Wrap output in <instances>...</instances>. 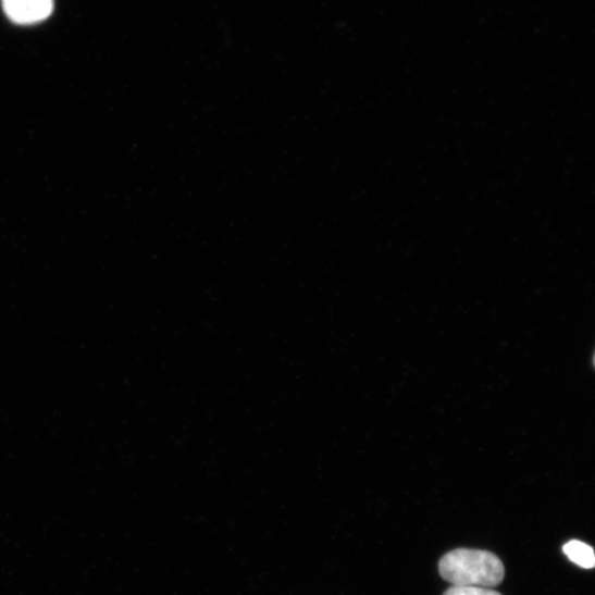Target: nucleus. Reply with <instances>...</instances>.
<instances>
[{"instance_id":"obj_4","label":"nucleus","mask_w":595,"mask_h":595,"mask_svg":"<svg viewBox=\"0 0 595 595\" xmlns=\"http://www.w3.org/2000/svg\"><path fill=\"white\" fill-rule=\"evenodd\" d=\"M445 595H501V594L488 587L454 585L445 593Z\"/></svg>"},{"instance_id":"obj_1","label":"nucleus","mask_w":595,"mask_h":595,"mask_svg":"<svg viewBox=\"0 0 595 595\" xmlns=\"http://www.w3.org/2000/svg\"><path fill=\"white\" fill-rule=\"evenodd\" d=\"M442 577L456 586L493 587L505 574L504 565L494 554L484 550L456 549L439 563Z\"/></svg>"},{"instance_id":"obj_3","label":"nucleus","mask_w":595,"mask_h":595,"mask_svg":"<svg viewBox=\"0 0 595 595\" xmlns=\"http://www.w3.org/2000/svg\"><path fill=\"white\" fill-rule=\"evenodd\" d=\"M563 553L572 562L584 569H591L595 565L594 551L584 543L569 542L563 546Z\"/></svg>"},{"instance_id":"obj_2","label":"nucleus","mask_w":595,"mask_h":595,"mask_svg":"<svg viewBox=\"0 0 595 595\" xmlns=\"http://www.w3.org/2000/svg\"><path fill=\"white\" fill-rule=\"evenodd\" d=\"M8 16L15 23L30 25L47 20L53 10V0H3Z\"/></svg>"}]
</instances>
